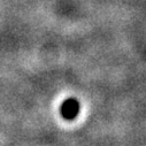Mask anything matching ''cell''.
Returning a JSON list of instances; mask_svg holds the SVG:
<instances>
[{
    "instance_id": "cell-1",
    "label": "cell",
    "mask_w": 146,
    "mask_h": 146,
    "mask_svg": "<svg viewBox=\"0 0 146 146\" xmlns=\"http://www.w3.org/2000/svg\"><path fill=\"white\" fill-rule=\"evenodd\" d=\"M71 104H72V101H68L66 105H64V108L62 109V113L67 116V117H71V116H74L75 115V113L76 112H72V109H71Z\"/></svg>"
}]
</instances>
